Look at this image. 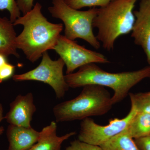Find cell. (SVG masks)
Returning <instances> with one entry per match:
<instances>
[{
  "label": "cell",
  "instance_id": "obj_1",
  "mask_svg": "<svg viewBox=\"0 0 150 150\" xmlns=\"http://www.w3.org/2000/svg\"><path fill=\"white\" fill-rule=\"evenodd\" d=\"M40 3H36L30 11L19 17L13 23L14 26H23V30L16 39V48L21 50L33 63L44 52L54 50L63 29L62 23L48 21L42 13Z\"/></svg>",
  "mask_w": 150,
  "mask_h": 150
},
{
  "label": "cell",
  "instance_id": "obj_2",
  "mask_svg": "<svg viewBox=\"0 0 150 150\" xmlns=\"http://www.w3.org/2000/svg\"><path fill=\"white\" fill-rule=\"evenodd\" d=\"M150 77V66L133 71L113 73L105 71L96 64L85 65L79 68L76 72L65 75L69 88L95 85L112 89L114 91L112 96L113 105L123 100L134 86Z\"/></svg>",
  "mask_w": 150,
  "mask_h": 150
},
{
  "label": "cell",
  "instance_id": "obj_3",
  "mask_svg": "<svg viewBox=\"0 0 150 150\" xmlns=\"http://www.w3.org/2000/svg\"><path fill=\"white\" fill-rule=\"evenodd\" d=\"M137 1L112 0L107 6L98 8L93 26L98 29L96 38L105 50H113L118 37L132 32L135 21L133 10Z\"/></svg>",
  "mask_w": 150,
  "mask_h": 150
},
{
  "label": "cell",
  "instance_id": "obj_4",
  "mask_svg": "<svg viewBox=\"0 0 150 150\" xmlns=\"http://www.w3.org/2000/svg\"><path fill=\"white\" fill-rule=\"evenodd\" d=\"M113 105L112 96L105 87L88 85L74 99L56 105L53 111L57 123L68 122L104 115Z\"/></svg>",
  "mask_w": 150,
  "mask_h": 150
},
{
  "label": "cell",
  "instance_id": "obj_5",
  "mask_svg": "<svg viewBox=\"0 0 150 150\" xmlns=\"http://www.w3.org/2000/svg\"><path fill=\"white\" fill-rule=\"evenodd\" d=\"M52 4L48 10L52 17L60 19L64 23L65 37L73 40L81 38L95 49L100 48V43L94 34L93 26L98 8L78 10L70 7L64 0H52Z\"/></svg>",
  "mask_w": 150,
  "mask_h": 150
},
{
  "label": "cell",
  "instance_id": "obj_6",
  "mask_svg": "<svg viewBox=\"0 0 150 150\" xmlns=\"http://www.w3.org/2000/svg\"><path fill=\"white\" fill-rule=\"evenodd\" d=\"M65 66L62 59L52 60L46 51L43 54L41 62L36 68L23 74L13 75V79L16 82L35 81L47 84L54 90L56 98L60 99L69 88L63 72Z\"/></svg>",
  "mask_w": 150,
  "mask_h": 150
},
{
  "label": "cell",
  "instance_id": "obj_7",
  "mask_svg": "<svg viewBox=\"0 0 150 150\" xmlns=\"http://www.w3.org/2000/svg\"><path fill=\"white\" fill-rule=\"evenodd\" d=\"M137 112L134 108L131 107L126 117L121 119H112L105 126L98 125L91 118H86L81 122L78 140L91 144L100 146L126 130Z\"/></svg>",
  "mask_w": 150,
  "mask_h": 150
},
{
  "label": "cell",
  "instance_id": "obj_8",
  "mask_svg": "<svg viewBox=\"0 0 150 150\" xmlns=\"http://www.w3.org/2000/svg\"><path fill=\"white\" fill-rule=\"evenodd\" d=\"M54 50L64 62L67 74L88 64L110 63L103 54L87 49L64 35H60Z\"/></svg>",
  "mask_w": 150,
  "mask_h": 150
},
{
  "label": "cell",
  "instance_id": "obj_9",
  "mask_svg": "<svg viewBox=\"0 0 150 150\" xmlns=\"http://www.w3.org/2000/svg\"><path fill=\"white\" fill-rule=\"evenodd\" d=\"M135 21L131 36L142 47L150 65V0H140L138 11H134Z\"/></svg>",
  "mask_w": 150,
  "mask_h": 150
},
{
  "label": "cell",
  "instance_id": "obj_10",
  "mask_svg": "<svg viewBox=\"0 0 150 150\" xmlns=\"http://www.w3.org/2000/svg\"><path fill=\"white\" fill-rule=\"evenodd\" d=\"M36 110L32 93L19 94L10 104L4 119L10 125L29 128L32 127L31 122Z\"/></svg>",
  "mask_w": 150,
  "mask_h": 150
},
{
  "label": "cell",
  "instance_id": "obj_11",
  "mask_svg": "<svg viewBox=\"0 0 150 150\" xmlns=\"http://www.w3.org/2000/svg\"><path fill=\"white\" fill-rule=\"evenodd\" d=\"M38 132L32 127H22L10 125L6 136L8 142L7 150H28L36 144L39 137Z\"/></svg>",
  "mask_w": 150,
  "mask_h": 150
},
{
  "label": "cell",
  "instance_id": "obj_12",
  "mask_svg": "<svg viewBox=\"0 0 150 150\" xmlns=\"http://www.w3.org/2000/svg\"><path fill=\"white\" fill-rule=\"evenodd\" d=\"M57 129V122L51 121L40 131L37 142L28 150H61L63 142L76 134L73 131L59 137Z\"/></svg>",
  "mask_w": 150,
  "mask_h": 150
},
{
  "label": "cell",
  "instance_id": "obj_13",
  "mask_svg": "<svg viewBox=\"0 0 150 150\" xmlns=\"http://www.w3.org/2000/svg\"><path fill=\"white\" fill-rule=\"evenodd\" d=\"M13 23L7 18L0 17V54L19 58L16 45V33Z\"/></svg>",
  "mask_w": 150,
  "mask_h": 150
},
{
  "label": "cell",
  "instance_id": "obj_14",
  "mask_svg": "<svg viewBox=\"0 0 150 150\" xmlns=\"http://www.w3.org/2000/svg\"><path fill=\"white\" fill-rule=\"evenodd\" d=\"M133 139L150 135V114L137 112L126 129Z\"/></svg>",
  "mask_w": 150,
  "mask_h": 150
},
{
  "label": "cell",
  "instance_id": "obj_15",
  "mask_svg": "<svg viewBox=\"0 0 150 150\" xmlns=\"http://www.w3.org/2000/svg\"><path fill=\"white\" fill-rule=\"evenodd\" d=\"M99 146L103 150H140L126 130Z\"/></svg>",
  "mask_w": 150,
  "mask_h": 150
},
{
  "label": "cell",
  "instance_id": "obj_16",
  "mask_svg": "<svg viewBox=\"0 0 150 150\" xmlns=\"http://www.w3.org/2000/svg\"><path fill=\"white\" fill-rule=\"evenodd\" d=\"M131 107L137 112H145L150 114V91L146 93L129 94Z\"/></svg>",
  "mask_w": 150,
  "mask_h": 150
},
{
  "label": "cell",
  "instance_id": "obj_17",
  "mask_svg": "<svg viewBox=\"0 0 150 150\" xmlns=\"http://www.w3.org/2000/svg\"><path fill=\"white\" fill-rule=\"evenodd\" d=\"M112 0H64L65 3L70 7L76 10L85 7L98 6L103 7L107 6Z\"/></svg>",
  "mask_w": 150,
  "mask_h": 150
},
{
  "label": "cell",
  "instance_id": "obj_18",
  "mask_svg": "<svg viewBox=\"0 0 150 150\" xmlns=\"http://www.w3.org/2000/svg\"><path fill=\"white\" fill-rule=\"evenodd\" d=\"M7 10L13 23L21 16V12L15 0H0V10Z\"/></svg>",
  "mask_w": 150,
  "mask_h": 150
},
{
  "label": "cell",
  "instance_id": "obj_19",
  "mask_svg": "<svg viewBox=\"0 0 150 150\" xmlns=\"http://www.w3.org/2000/svg\"><path fill=\"white\" fill-rule=\"evenodd\" d=\"M66 150H103L99 146L81 142L79 140L71 142Z\"/></svg>",
  "mask_w": 150,
  "mask_h": 150
},
{
  "label": "cell",
  "instance_id": "obj_20",
  "mask_svg": "<svg viewBox=\"0 0 150 150\" xmlns=\"http://www.w3.org/2000/svg\"><path fill=\"white\" fill-rule=\"evenodd\" d=\"M15 67L8 62L0 67V83L13 77Z\"/></svg>",
  "mask_w": 150,
  "mask_h": 150
},
{
  "label": "cell",
  "instance_id": "obj_21",
  "mask_svg": "<svg viewBox=\"0 0 150 150\" xmlns=\"http://www.w3.org/2000/svg\"><path fill=\"white\" fill-rule=\"evenodd\" d=\"M34 0H17L18 8L23 15L30 11L34 6Z\"/></svg>",
  "mask_w": 150,
  "mask_h": 150
},
{
  "label": "cell",
  "instance_id": "obj_22",
  "mask_svg": "<svg viewBox=\"0 0 150 150\" xmlns=\"http://www.w3.org/2000/svg\"><path fill=\"white\" fill-rule=\"evenodd\" d=\"M134 140L140 150H150V135Z\"/></svg>",
  "mask_w": 150,
  "mask_h": 150
},
{
  "label": "cell",
  "instance_id": "obj_23",
  "mask_svg": "<svg viewBox=\"0 0 150 150\" xmlns=\"http://www.w3.org/2000/svg\"><path fill=\"white\" fill-rule=\"evenodd\" d=\"M4 119V108L1 103H0V123ZM4 130V128L3 126H0V136L2 135Z\"/></svg>",
  "mask_w": 150,
  "mask_h": 150
},
{
  "label": "cell",
  "instance_id": "obj_24",
  "mask_svg": "<svg viewBox=\"0 0 150 150\" xmlns=\"http://www.w3.org/2000/svg\"><path fill=\"white\" fill-rule=\"evenodd\" d=\"M6 63H7L6 57L4 55L0 54V67Z\"/></svg>",
  "mask_w": 150,
  "mask_h": 150
},
{
  "label": "cell",
  "instance_id": "obj_25",
  "mask_svg": "<svg viewBox=\"0 0 150 150\" xmlns=\"http://www.w3.org/2000/svg\"></svg>",
  "mask_w": 150,
  "mask_h": 150
}]
</instances>
